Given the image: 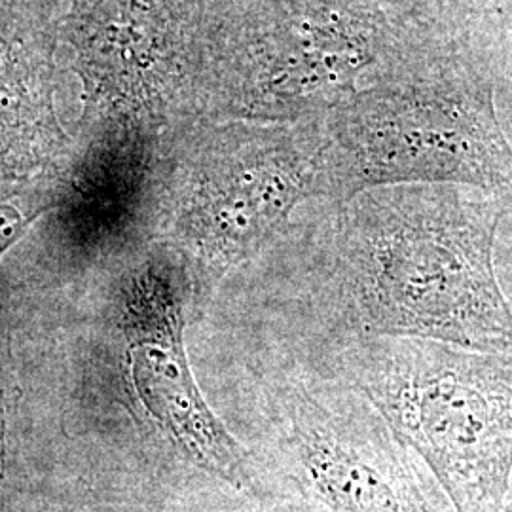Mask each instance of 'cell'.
<instances>
[{
  "label": "cell",
  "mask_w": 512,
  "mask_h": 512,
  "mask_svg": "<svg viewBox=\"0 0 512 512\" xmlns=\"http://www.w3.org/2000/svg\"><path fill=\"white\" fill-rule=\"evenodd\" d=\"M323 150L321 122L198 118L167 137L154 215L198 285L253 262L321 200Z\"/></svg>",
  "instance_id": "cell-4"
},
{
  "label": "cell",
  "mask_w": 512,
  "mask_h": 512,
  "mask_svg": "<svg viewBox=\"0 0 512 512\" xmlns=\"http://www.w3.org/2000/svg\"><path fill=\"white\" fill-rule=\"evenodd\" d=\"M57 54L44 0H0V192L52 177L71 158L55 105Z\"/></svg>",
  "instance_id": "cell-9"
},
{
  "label": "cell",
  "mask_w": 512,
  "mask_h": 512,
  "mask_svg": "<svg viewBox=\"0 0 512 512\" xmlns=\"http://www.w3.org/2000/svg\"><path fill=\"white\" fill-rule=\"evenodd\" d=\"M184 287L183 264L164 255L152 258L129 289L126 332L137 397L186 463L268 499L251 454L213 412L192 374L184 348Z\"/></svg>",
  "instance_id": "cell-8"
},
{
  "label": "cell",
  "mask_w": 512,
  "mask_h": 512,
  "mask_svg": "<svg viewBox=\"0 0 512 512\" xmlns=\"http://www.w3.org/2000/svg\"><path fill=\"white\" fill-rule=\"evenodd\" d=\"M499 217L458 184L310 202L258 256L260 319L512 351V306L495 272Z\"/></svg>",
  "instance_id": "cell-1"
},
{
  "label": "cell",
  "mask_w": 512,
  "mask_h": 512,
  "mask_svg": "<svg viewBox=\"0 0 512 512\" xmlns=\"http://www.w3.org/2000/svg\"><path fill=\"white\" fill-rule=\"evenodd\" d=\"M260 334L363 393L456 511L503 512L512 480V351L270 321Z\"/></svg>",
  "instance_id": "cell-2"
},
{
  "label": "cell",
  "mask_w": 512,
  "mask_h": 512,
  "mask_svg": "<svg viewBox=\"0 0 512 512\" xmlns=\"http://www.w3.org/2000/svg\"><path fill=\"white\" fill-rule=\"evenodd\" d=\"M503 512H512V488L511 492H509V497H507V501H505V509Z\"/></svg>",
  "instance_id": "cell-12"
},
{
  "label": "cell",
  "mask_w": 512,
  "mask_h": 512,
  "mask_svg": "<svg viewBox=\"0 0 512 512\" xmlns=\"http://www.w3.org/2000/svg\"><path fill=\"white\" fill-rule=\"evenodd\" d=\"M18 194L19 192H0V258L16 241L25 236L29 226L42 213L55 207L54 190H50L27 207L16 202Z\"/></svg>",
  "instance_id": "cell-10"
},
{
  "label": "cell",
  "mask_w": 512,
  "mask_h": 512,
  "mask_svg": "<svg viewBox=\"0 0 512 512\" xmlns=\"http://www.w3.org/2000/svg\"><path fill=\"white\" fill-rule=\"evenodd\" d=\"M258 340L245 448L266 497L285 512H458L363 393Z\"/></svg>",
  "instance_id": "cell-3"
},
{
  "label": "cell",
  "mask_w": 512,
  "mask_h": 512,
  "mask_svg": "<svg viewBox=\"0 0 512 512\" xmlns=\"http://www.w3.org/2000/svg\"><path fill=\"white\" fill-rule=\"evenodd\" d=\"M387 2H391V4H395V6H399V8H401V4H399L397 0H387Z\"/></svg>",
  "instance_id": "cell-14"
},
{
  "label": "cell",
  "mask_w": 512,
  "mask_h": 512,
  "mask_svg": "<svg viewBox=\"0 0 512 512\" xmlns=\"http://www.w3.org/2000/svg\"><path fill=\"white\" fill-rule=\"evenodd\" d=\"M408 19L387 0H222L202 118L321 122L384 63Z\"/></svg>",
  "instance_id": "cell-5"
},
{
  "label": "cell",
  "mask_w": 512,
  "mask_h": 512,
  "mask_svg": "<svg viewBox=\"0 0 512 512\" xmlns=\"http://www.w3.org/2000/svg\"><path fill=\"white\" fill-rule=\"evenodd\" d=\"M190 512H285L283 507L275 505L268 499H262L255 494H243L236 503L230 507H220V509H205V511Z\"/></svg>",
  "instance_id": "cell-11"
},
{
  "label": "cell",
  "mask_w": 512,
  "mask_h": 512,
  "mask_svg": "<svg viewBox=\"0 0 512 512\" xmlns=\"http://www.w3.org/2000/svg\"><path fill=\"white\" fill-rule=\"evenodd\" d=\"M2 429H4V423H2V408H0V448H2Z\"/></svg>",
  "instance_id": "cell-13"
},
{
  "label": "cell",
  "mask_w": 512,
  "mask_h": 512,
  "mask_svg": "<svg viewBox=\"0 0 512 512\" xmlns=\"http://www.w3.org/2000/svg\"><path fill=\"white\" fill-rule=\"evenodd\" d=\"M222 0H44L82 109L171 133L202 118Z\"/></svg>",
  "instance_id": "cell-7"
},
{
  "label": "cell",
  "mask_w": 512,
  "mask_h": 512,
  "mask_svg": "<svg viewBox=\"0 0 512 512\" xmlns=\"http://www.w3.org/2000/svg\"><path fill=\"white\" fill-rule=\"evenodd\" d=\"M439 44L427 21L410 16L384 63L321 120L319 202L397 184L509 183L511 150L461 109Z\"/></svg>",
  "instance_id": "cell-6"
}]
</instances>
